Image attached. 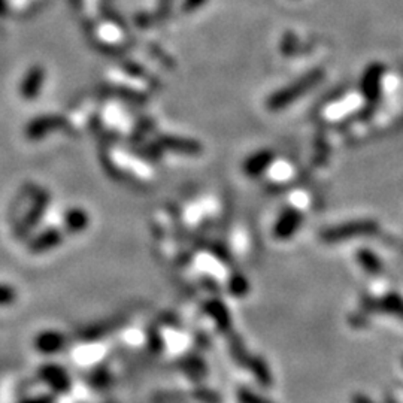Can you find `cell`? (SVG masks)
Listing matches in <instances>:
<instances>
[{
	"mask_svg": "<svg viewBox=\"0 0 403 403\" xmlns=\"http://www.w3.org/2000/svg\"><path fill=\"white\" fill-rule=\"evenodd\" d=\"M66 223L74 232H81L89 224V217L84 211H80V209H72L66 215Z\"/></svg>",
	"mask_w": 403,
	"mask_h": 403,
	"instance_id": "obj_4",
	"label": "cell"
},
{
	"mask_svg": "<svg viewBox=\"0 0 403 403\" xmlns=\"http://www.w3.org/2000/svg\"><path fill=\"white\" fill-rule=\"evenodd\" d=\"M375 224L369 221H358V223H349L342 227H338V229L333 230L330 233L331 239H340L345 238V236H353V235H366V233H372L375 232Z\"/></svg>",
	"mask_w": 403,
	"mask_h": 403,
	"instance_id": "obj_2",
	"label": "cell"
},
{
	"mask_svg": "<svg viewBox=\"0 0 403 403\" xmlns=\"http://www.w3.org/2000/svg\"><path fill=\"white\" fill-rule=\"evenodd\" d=\"M299 221H301V217L297 215L296 213H293V211L285 213L281 217V220H279L278 224H276V229H275L276 235L281 236V238H285V236H290L294 232L297 224H299Z\"/></svg>",
	"mask_w": 403,
	"mask_h": 403,
	"instance_id": "obj_3",
	"label": "cell"
},
{
	"mask_svg": "<svg viewBox=\"0 0 403 403\" xmlns=\"http://www.w3.org/2000/svg\"><path fill=\"white\" fill-rule=\"evenodd\" d=\"M268 163H269V157L266 154H260L257 157H254L252 160H250V163L247 164V171L250 173H257L260 172V169L265 168Z\"/></svg>",
	"mask_w": 403,
	"mask_h": 403,
	"instance_id": "obj_5",
	"label": "cell"
},
{
	"mask_svg": "<svg viewBox=\"0 0 403 403\" xmlns=\"http://www.w3.org/2000/svg\"><path fill=\"white\" fill-rule=\"evenodd\" d=\"M205 3V0H186V5H184V10L186 11H195L199 6Z\"/></svg>",
	"mask_w": 403,
	"mask_h": 403,
	"instance_id": "obj_7",
	"label": "cell"
},
{
	"mask_svg": "<svg viewBox=\"0 0 403 403\" xmlns=\"http://www.w3.org/2000/svg\"><path fill=\"white\" fill-rule=\"evenodd\" d=\"M320 72H315V74H309L308 76L302 78L301 81L294 83L293 85L287 87L285 90L278 91L276 94L272 96V99L269 102V107L272 109H281L287 105H290L292 102H294L299 96L305 94L309 89H312V85L317 84L320 81Z\"/></svg>",
	"mask_w": 403,
	"mask_h": 403,
	"instance_id": "obj_1",
	"label": "cell"
},
{
	"mask_svg": "<svg viewBox=\"0 0 403 403\" xmlns=\"http://www.w3.org/2000/svg\"><path fill=\"white\" fill-rule=\"evenodd\" d=\"M15 297H17V293L12 287L0 284V306L14 303Z\"/></svg>",
	"mask_w": 403,
	"mask_h": 403,
	"instance_id": "obj_6",
	"label": "cell"
}]
</instances>
